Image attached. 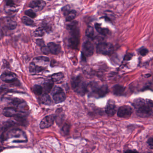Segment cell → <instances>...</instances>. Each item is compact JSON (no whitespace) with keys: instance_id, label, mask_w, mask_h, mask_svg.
<instances>
[{"instance_id":"cell-1","label":"cell","mask_w":153,"mask_h":153,"mask_svg":"<svg viewBox=\"0 0 153 153\" xmlns=\"http://www.w3.org/2000/svg\"><path fill=\"white\" fill-rule=\"evenodd\" d=\"M67 28L70 34L68 40L69 47L73 49H76L80 43V31L77 23L74 22L69 24Z\"/></svg>"},{"instance_id":"cell-2","label":"cell","mask_w":153,"mask_h":153,"mask_svg":"<svg viewBox=\"0 0 153 153\" xmlns=\"http://www.w3.org/2000/svg\"><path fill=\"white\" fill-rule=\"evenodd\" d=\"M73 90L80 96H83L88 91V86L80 76H76L71 81Z\"/></svg>"},{"instance_id":"cell-3","label":"cell","mask_w":153,"mask_h":153,"mask_svg":"<svg viewBox=\"0 0 153 153\" xmlns=\"http://www.w3.org/2000/svg\"><path fill=\"white\" fill-rule=\"evenodd\" d=\"M108 87L107 85L95 87L90 92L89 96L96 98L104 97L108 93Z\"/></svg>"},{"instance_id":"cell-4","label":"cell","mask_w":153,"mask_h":153,"mask_svg":"<svg viewBox=\"0 0 153 153\" xmlns=\"http://www.w3.org/2000/svg\"><path fill=\"white\" fill-rule=\"evenodd\" d=\"M114 47L111 43L102 42L99 43L96 47L98 53L103 55H109L113 51Z\"/></svg>"},{"instance_id":"cell-5","label":"cell","mask_w":153,"mask_h":153,"mask_svg":"<svg viewBox=\"0 0 153 153\" xmlns=\"http://www.w3.org/2000/svg\"><path fill=\"white\" fill-rule=\"evenodd\" d=\"M137 113L138 115L140 117L143 118L149 117L152 114L151 106L148 102H147V103H145L137 108Z\"/></svg>"},{"instance_id":"cell-6","label":"cell","mask_w":153,"mask_h":153,"mask_svg":"<svg viewBox=\"0 0 153 153\" xmlns=\"http://www.w3.org/2000/svg\"><path fill=\"white\" fill-rule=\"evenodd\" d=\"M53 99L56 104L62 103L66 99V96L63 90L60 87H56L52 90Z\"/></svg>"},{"instance_id":"cell-7","label":"cell","mask_w":153,"mask_h":153,"mask_svg":"<svg viewBox=\"0 0 153 153\" xmlns=\"http://www.w3.org/2000/svg\"><path fill=\"white\" fill-rule=\"evenodd\" d=\"M0 24H3L10 30H13L16 28L17 24L15 20L10 17H3L0 19Z\"/></svg>"},{"instance_id":"cell-8","label":"cell","mask_w":153,"mask_h":153,"mask_svg":"<svg viewBox=\"0 0 153 153\" xmlns=\"http://www.w3.org/2000/svg\"><path fill=\"white\" fill-rule=\"evenodd\" d=\"M132 113V108L128 105L121 107L118 109L117 115L121 118H128Z\"/></svg>"},{"instance_id":"cell-9","label":"cell","mask_w":153,"mask_h":153,"mask_svg":"<svg viewBox=\"0 0 153 153\" xmlns=\"http://www.w3.org/2000/svg\"><path fill=\"white\" fill-rule=\"evenodd\" d=\"M1 79L2 81L7 83H12L17 79V76L15 73L10 71L4 72L1 76Z\"/></svg>"},{"instance_id":"cell-10","label":"cell","mask_w":153,"mask_h":153,"mask_svg":"<svg viewBox=\"0 0 153 153\" xmlns=\"http://www.w3.org/2000/svg\"><path fill=\"white\" fill-rule=\"evenodd\" d=\"M94 52V47L90 42L86 41L83 43L82 53L84 56L90 57L92 56Z\"/></svg>"},{"instance_id":"cell-11","label":"cell","mask_w":153,"mask_h":153,"mask_svg":"<svg viewBox=\"0 0 153 153\" xmlns=\"http://www.w3.org/2000/svg\"><path fill=\"white\" fill-rule=\"evenodd\" d=\"M55 120V117L53 115L46 116L41 121L40 128L41 129H44L51 127L54 123Z\"/></svg>"},{"instance_id":"cell-12","label":"cell","mask_w":153,"mask_h":153,"mask_svg":"<svg viewBox=\"0 0 153 153\" xmlns=\"http://www.w3.org/2000/svg\"><path fill=\"white\" fill-rule=\"evenodd\" d=\"M106 113L109 116H113L116 112V107L114 102L109 100L107 103L105 108Z\"/></svg>"},{"instance_id":"cell-13","label":"cell","mask_w":153,"mask_h":153,"mask_svg":"<svg viewBox=\"0 0 153 153\" xmlns=\"http://www.w3.org/2000/svg\"><path fill=\"white\" fill-rule=\"evenodd\" d=\"M46 3L43 1H32L29 4V7L38 10H41L45 7Z\"/></svg>"},{"instance_id":"cell-14","label":"cell","mask_w":153,"mask_h":153,"mask_svg":"<svg viewBox=\"0 0 153 153\" xmlns=\"http://www.w3.org/2000/svg\"><path fill=\"white\" fill-rule=\"evenodd\" d=\"M47 47L49 48L50 53H51L53 55H58L61 52V47L59 44L51 42L48 43Z\"/></svg>"},{"instance_id":"cell-15","label":"cell","mask_w":153,"mask_h":153,"mask_svg":"<svg viewBox=\"0 0 153 153\" xmlns=\"http://www.w3.org/2000/svg\"><path fill=\"white\" fill-rule=\"evenodd\" d=\"M3 114L6 117H14L17 115V111L14 107H6L3 110Z\"/></svg>"},{"instance_id":"cell-16","label":"cell","mask_w":153,"mask_h":153,"mask_svg":"<svg viewBox=\"0 0 153 153\" xmlns=\"http://www.w3.org/2000/svg\"><path fill=\"white\" fill-rule=\"evenodd\" d=\"M44 69V68L36 65L33 62H32L30 64L29 70L31 73H38L42 72Z\"/></svg>"},{"instance_id":"cell-17","label":"cell","mask_w":153,"mask_h":153,"mask_svg":"<svg viewBox=\"0 0 153 153\" xmlns=\"http://www.w3.org/2000/svg\"><path fill=\"white\" fill-rule=\"evenodd\" d=\"M124 91L125 88L124 87L121 85H116L114 86L113 88V93L116 96H122L124 93Z\"/></svg>"},{"instance_id":"cell-18","label":"cell","mask_w":153,"mask_h":153,"mask_svg":"<svg viewBox=\"0 0 153 153\" xmlns=\"http://www.w3.org/2000/svg\"><path fill=\"white\" fill-rule=\"evenodd\" d=\"M95 26L96 31L100 34L104 35H107L109 34V30L107 28H103L100 24L96 23L95 24Z\"/></svg>"},{"instance_id":"cell-19","label":"cell","mask_w":153,"mask_h":153,"mask_svg":"<svg viewBox=\"0 0 153 153\" xmlns=\"http://www.w3.org/2000/svg\"><path fill=\"white\" fill-rule=\"evenodd\" d=\"M53 82L52 81H49L44 83L43 87V88L44 94H48L51 91L53 86Z\"/></svg>"},{"instance_id":"cell-20","label":"cell","mask_w":153,"mask_h":153,"mask_svg":"<svg viewBox=\"0 0 153 153\" xmlns=\"http://www.w3.org/2000/svg\"><path fill=\"white\" fill-rule=\"evenodd\" d=\"M22 22L23 24L26 26H35L34 22L33 20L31 19V18L27 17L26 16L23 17L21 18Z\"/></svg>"},{"instance_id":"cell-21","label":"cell","mask_w":153,"mask_h":153,"mask_svg":"<svg viewBox=\"0 0 153 153\" xmlns=\"http://www.w3.org/2000/svg\"><path fill=\"white\" fill-rule=\"evenodd\" d=\"M64 74L62 73H58L51 75V81L54 82H57L64 78Z\"/></svg>"},{"instance_id":"cell-22","label":"cell","mask_w":153,"mask_h":153,"mask_svg":"<svg viewBox=\"0 0 153 153\" xmlns=\"http://www.w3.org/2000/svg\"><path fill=\"white\" fill-rule=\"evenodd\" d=\"M76 12L75 10H70L66 15H65L66 20L67 22L72 21L74 19L76 16Z\"/></svg>"},{"instance_id":"cell-23","label":"cell","mask_w":153,"mask_h":153,"mask_svg":"<svg viewBox=\"0 0 153 153\" xmlns=\"http://www.w3.org/2000/svg\"><path fill=\"white\" fill-rule=\"evenodd\" d=\"M41 102L44 104L49 105L51 104V100L50 97L48 94H44L41 98Z\"/></svg>"},{"instance_id":"cell-24","label":"cell","mask_w":153,"mask_h":153,"mask_svg":"<svg viewBox=\"0 0 153 153\" xmlns=\"http://www.w3.org/2000/svg\"><path fill=\"white\" fill-rule=\"evenodd\" d=\"M86 36L90 39H93L95 36V32L93 27L91 26H88L86 31Z\"/></svg>"},{"instance_id":"cell-25","label":"cell","mask_w":153,"mask_h":153,"mask_svg":"<svg viewBox=\"0 0 153 153\" xmlns=\"http://www.w3.org/2000/svg\"><path fill=\"white\" fill-rule=\"evenodd\" d=\"M33 92L36 95H41L43 92V88L41 86L38 85H35L32 89Z\"/></svg>"},{"instance_id":"cell-26","label":"cell","mask_w":153,"mask_h":153,"mask_svg":"<svg viewBox=\"0 0 153 153\" xmlns=\"http://www.w3.org/2000/svg\"><path fill=\"white\" fill-rule=\"evenodd\" d=\"M45 31L43 27H39L34 32V35L35 37H42L45 34Z\"/></svg>"},{"instance_id":"cell-27","label":"cell","mask_w":153,"mask_h":153,"mask_svg":"<svg viewBox=\"0 0 153 153\" xmlns=\"http://www.w3.org/2000/svg\"><path fill=\"white\" fill-rule=\"evenodd\" d=\"M146 103L145 100L139 98L136 99L133 102V106L135 108H137Z\"/></svg>"},{"instance_id":"cell-28","label":"cell","mask_w":153,"mask_h":153,"mask_svg":"<svg viewBox=\"0 0 153 153\" xmlns=\"http://www.w3.org/2000/svg\"><path fill=\"white\" fill-rule=\"evenodd\" d=\"M69 129H70V126L69 124H64L61 129L62 134L64 135H68L69 133Z\"/></svg>"},{"instance_id":"cell-29","label":"cell","mask_w":153,"mask_h":153,"mask_svg":"<svg viewBox=\"0 0 153 153\" xmlns=\"http://www.w3.org/2000/svg\"><path fill=\"white\" fill-rule=\"evenodd\" d=\"M25 14L27 16L32 18H34L36 17V14L32 10H28L25 11Z\"/></svg>"},{"instance_id":"cell-30","label":"cell","mask_w":153,"mask_h":153,"mask_svg":"<svg viewBox=\"0 0 153 153\" xmlns=\"http://www.w3.org/2000/svg\"><path fill=\"white\" fill-rule=\"evenodd\" d=\"M6 5L8 7H14L15 6L14 0H6Z\"/></svg>"},{"instance_id":"cell-31","label":"cell","mask_w":153,"mask_h":153,"mask_svg":"<svg viewBox=\"0 0 153 153\" xmlns=\"http://www.w3.org/2000/svg\"><path fill=\"white\" fill-rule=\"evenodd\" d=\"M22 103V100L19 99H15L12 101V103L15 105H18Z\"/></svg>"},{"instance_id":"cell-32","label":"cell","mask_w":153,"mask_h":153,"mask_svg":"<svg viewBox=\"0 0 153 153\" xmlns=\"http://www.w3.org/2000/svg\"><path fill=\"white\" fill-rule=\"evenodd\" d=\"M41 51L44 53V54L48 55L50 53L49 51V48L46 46H43L41 47Z\"/></svg>"},{"instance_id":"cell-33","label":"cell","mask_w":153,"mask_h":153,"mask_svg":"<svg viewBox=\"0 0 153 153\" xmlns=\"http://www.w3.org/2000/svg\"><path fill=\"white\" fill-rule=\"evenodd\" d=\"M36 43L37 45L40 46V47H42L45 46L44 41L42 39H37V40H36Z\"/></svg>"},{"instance_id":"cell-34","label":"cell","mask_w":153,"mask_h":153,"mask_svg":"<svg viewBox=\"0 0 153 153\" xmlns=\"http://www.w3.org/2000/svg\"><path fill=\"white\" fill-rule=\"evenodd\" d=\"M148 53V50L147 49H145V48L141 49L140 50V53L141 56H146V55Z\"/></svg>"},{"instance_id":"cell-35","label":"cell","mask_w":153,"mask_h":153,"mask_svg":"<svg viewBox=\"0 0 153 153\" xmlns=\"http://www.w3.org/2000/svg\"><path fill=\"white\" fill-rule=\"evenodd\" d=\"M132 54H129H129L125 55V57H124V60H130L132 58Z\"/></svg>"},{"instance_id":"cell-36","label":"cell","mask_w":153,"mask_h":153,"mask_svg":"<svg viewBox=\"0 0 153 153\" xmlns=\"http://www.w3.org/2000/svg\"><path fill=\"white\" fill-rule=\"evenodd\" d=\"M147 143L150 146L153 147V137L150 138L147 141Z\"/></svg>"},{"instance_id":"cell-37","label":"cell","mask_w":153,"mask_h":153,"mask_svg":"<svg viewBox=\"0 0 153 153\" xmlns=\"http://www.w3.org/2000/svg\"><path fill=\"white\" fill-rule=\"evenodd\" d=\"M124 153H138V151L136 150H127L125 151Z\"/></svg>"},{"instance_id":"cell-38","label":"cell","mask_w":153,"mask_h":153,"mask_svg":"<svg viewBox=\"0 0 153 153\" xmlns=\"http://www.w3.org/2000/svg\"><path fill=\"white\" fill-rule=\"evenodd\" d=\"M3 129H4V127L1 126V124H0V134H1V132L2 130Z\"/></svg>"},{"instance_id":"cell-39","label":"cell","mask_w":153,"mask_h":153,"mask_svg":"<svg viewBox=\"0 0 153 153\" xmlns=\"http://www.w3.org/2000/svg\"><path fill=\"white\" fill-rule=\"evenodd\" d=\"M3 149H4V148H3V147L1 146H0V152L3 151Z\"/></svg>"}]
</instances>
